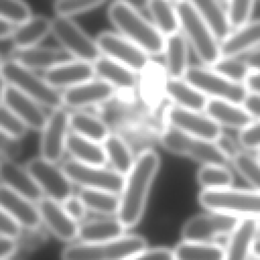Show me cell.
Masks as SVG:
<instances>
[{
  "label": "cell",
  "instance_id": "cell-28",
  "mask_svg": "<svg viewBox=\"0 0 260 260\" xmlns=\"http://www.w3.org/2000/svg\"><path fill=\"white\" fill-rule=\"evenodd\" d=\"M192 7L209 25L218 41L233 30L225 5L220 0H188Z\"/></svg>",
  "mask_w": 260,
  "mask_h": 260
},
{
  "label": "cell",
  "instance_id": "cell-17",
  "mask_svg": "<svg viewBox=\"0 0 260 260\" xmlns=\"http://www.w3.org/2000/svg\"><path fill=\"white\" fill-rule=\"evenodd\" d=\"M116 93V88L108 82L96 78L83 82L62 91L64 107L82 110L110 101Z\"/></svg>",
  "mask_w": 260,
  "mask_h": 260
},
{
  "label": "cell",
  "instance_id": "cell-22",
  "mask_svg": "<svg viewBox=\"0 0 260 260\" xmlns=\"http://www.w3.org/2000/svg\"><path fill=\"white\" fill-rule=\"evenodd\" d=\"M219 45L221 57H241L260 49V18L233 29Z\"/></svg>",
  "mask_w": 260,
  "mask_h": 260
},
{
  "label": "cell",
  "instance_id": "cell-57",
  "mask_svg": "<svg viewBox=\"0 0 260 260\" xmlns=\"http://www.w3.org/2000/svg\"><path fill=\"white\" fill-rule=\"evenodd\" d=\"M253 255L260 257V239H257L253 247Z\"/></svg>",
  "mask_w": 260,
  "mask_h": 260
},
{
  "label": "cell",
  "instance_id": "cell-25",
  "mask_svg": "<svg viewBox=\"0 0 260 260\" xmlns=\"http://www.w3.org/2000/svg\"><path fill=\"white\" fill-rule=\"evenodd\" d=\"M204 113L220 127L236 129L239 131L254 121L241 104L222 100L209 99Z\"/></svg>",
  "mask_w": 260,
  "mask_h": 260
},
{
  "label": "cell",
  "instance_id": "cell-59",
  "mask_svg": "<svg viewBox=\"0 0 260 260\" xmlns=\"http://www.w3.org/2000/svg\"><path fill=\"white\" fill-rule=\"evenodd\" d=\"M170 1H172L173 3H175V4H176V3H178V2H181V1H183V0H170Z\"/></svg>",
  "mask_w": 260,
  "mask_h": 260
},
{
  "label": "cell",
  "instance_id": "cell-21",
  "mask_svg": "<svg viewBox=\"0 0 260 260\" xmlns=\"http://www.w3.org/2000/svg\"><path fill=\"white\" fill-rule=\"evenodd\" d=\"M95 76L92 63L72 59L44 72L43 77L55 88L67 89L93 79Z\"/></svg>",
  "mask_w": 260,
  "mask_h": 260
},
{
  "label": "cell",
  "instance_id": "cell-51",
  "mask_svg": "<svg viewBox=\"0 0 260 260\" xmlns=\"http://www.w3.org/2000/svg\"><path fill=\"white\" fill-rule=\"evenodd\" d=\"M243 85L245 86L247 92L260 94V70L252 69L245 79Z\"/></svg>",
  "mask_w": 260,
  "mask_h": 260
},
{
  "label": "cell",
  "instance_id": "cell-10",
  "mask_svg": "<svg viewBox=\"0 0 260 260\" xmlns=\"http://www.w3.org/2000/svg\"><path fill=\"white\" fill-rule=\"evenodd\" d=\"M61 168L70 181L81 188L120 194L124 186L125 176L105 166L85 165L71 158L65 160Z\"/></svg>",
  "mask_w": 260,
  "mask_h": 260
},
{
  "label": "cell",
  "instance_id": "cell-1",
  "mask_svg": "<svg viewBox=\"0 0 260 260\" xmlns=\"http://www.w3.org/2000/svg\"><path fill=\"white\" fill-rule=\"evenodd\" d=\"M159 166L160 158L157 152L144 149L135 157L132 168L125 176L124 186L120 193L118 218L126 229L133 228L140 221Z\"/></svg>",
  "mask_w": 260,
  "mask_h": 260
},
{
  "label": "cell",
  "instance_id": "cell-41",
  "mask_svg": "<svg viewBox=\"0 0 260 260\" xmlns=\"http://www.w3.org/2000/svg\"><path fill=\"white\" fill-rule=\"evenodd\" d=\"M0 16L14 25H20L34 15L23 0H0Z\"/></svg>",
  "mask_w": 260,
  "mask_h": 260
},
{
  "label": "cell",
  "instance_id": "cell-31",
  "mask_svg": "<svg viewBox=\"0 0 260 260\" xmlns=\"http://www.w3.org/2000/svg\"><path fill=\"white\" fill-rule=\"evenodd\" d=\"M66 151L73 159L85 165L104 167L108 162L102 143L87 139L72 131L67 138Z\"/></svg>",
  "mask_w": 260,
  "mask_h": 260
},
{
  "label": "cell",
  "instance_id": "cell-60",
  "mask_svg": "<svg viewBox=\"0 0 260 260\" xmlns=\"http://www.w3.org/2000/svg\"><path fill=\"white\" fill-rule=\"evenodd\" d=\"M224 5H225V7H226V3H228V0H220Z\"/></svg>",
  "mask_w": 260,
  "mask_h": 260
},
{
  "label": "cell",
  "instance_id": "cell-11",
  "mask_svg": "<svg viewBox=\"0 0 260 260\" xmlns=\"http://www.w3.org/2000/svg\"><path fill=\"white\" fill-rule=\"evenodd\" d=\"M241 218L209 211L190 217L182 226L181 236L183 241L188 242H211L217 238L229 236Z\"/></svg>",
  "mask_w": 260,
  "mask_h": 260
},
{
  "label": "cell",
  "instance_id": "cell-7",
  "mask_svg": "<svg viewBox=\"0 0 260 260\" xmlns=\"http://www.w3.org/2000/svg\"><path fill=\"white\" fill-rule=\"evenodd\" d=\"M160 144L168 151L188 156L202 165H222L231 162L215 141H209L191 136L171 125L160 134Z\"/></svg>",
  "mask_w": 260,
  "mask_h": 260
},
{
  "label": "cell",
  "instance_id": "cell-38",
  "mask_svg": "<svg viewBox=\"0 0 260 260\" xmlns=\"http://www.w3.org/2000/svg\"><path fill=\"white\" fill-rule=\"evenodd\" d=\"M198 184L207 190L232 187L233 173L222 165H202L196 174Z\"/></svg>",
  "mask_w": 260,
  "mask_h": 260
},
{
  "label": "cell",
  "instance_id": "cell-62",
  "mask_svg": "<svg viewBox=\"0 0 260 260\" xmlns=\"http://www.w3.org/2000/svg\"><path fill=\"white\" fill-rule=\"evenodd\" d=\"M259 234H260V219H259Z\"/></svg>",
  "mask_w": 260,
  "mask_h": 260
},
{
  "label": "cell",
  "instance_id": "cell-52",
  "mask_svg": "<svg viewBox=\"0 0 260 260\" xmlns=\"http://www.w3.org/2000/svg\"><path fill=\"white\" fill-rule=\"evenodd\" d=\"M215 142L218 147L223 151V153H225L230 157V159H232L233 156L239 151L235 141L224 133H222Z\"/></svg>",
  "mask_w": 260,
  "mask_h": 260
},
{
  "label": "cell",
  "instance_id": "cell-13",
  "mask_svg": "<svg viewBox=\"0 0 260 260\" xmlns=\"http://www.w3.org/2000/svg\"><path fill=\"white\" fill-rule=\"evenodd\" d=\"M25 168L47 197L62 203L72 195V182L55 162L37 156L30 158Z\"/></svg>",
  "mask_w": 260,
  "mask_h": 260
},
{
  "label": "cell",
  "instance_id": "cell-18",
  "mask_svg": "<svg viewBox=\"0 0 260 260\" xmlns=\"http://www.w3.org/2000/svg\"><path fill=\"white\" fill-rule=\"evenodd\" d=\"M7 59L14 60L32 71L43 70L45 72L73 58L63 49L35 46L29 48H14L8 54Z\"/></svg>",
  "mask_w": 260,
  "mask_h": 260
},
{
  "label": "cell",
  "instance_id": "cell-61",
  "mask_svg": "<svg viewBox=\"0 0 260 260\" xmlns=\"http://www.w3.org/2000/svg\"><path fill=\"white\" fill-rule=\"evenodd\" d=\"M257 158H258V160L260 161V150L258 151V154H257Z\"/></svg>",
  "mask_w": 260,
  "mask_h": 260
},
{
  "label": "cell",
  "instance_id": "cell-24",
  "mask_svg": "<svg viewBox=\"0 0 260 260\" xmlns=\"http://www.w3.org/2000/svg\"><path fill=\"white\" fill-rule=\"evenodd\" d=\"M0 204L2 210L12 215L26 229H36L42 222L38 205L4 185H1L0 189Z\"/></svg>",
  "mask_w": 260,
  "mask_h": 260
},
{
  "label": "cell",
  "instance_id": "cell-32",
  "mask_svg": "<svg viewBox=\"0 0 260 260\" xmlns=\"http://www.w3.org/2000/svg\"><path fill=\"white\" fill-rule=\"evenodd\" d=\"M126 228L116 217L95 218L79 225L78 238L85 243L107 242L124 236Z\"/></svg>",
  "mask_w": 260,
  "mask_h": 260
},
{
  "label": "cell",
  "instance_id": "cell-55",
  "mask_svg": "<svg viewBox=\"0 0 260 260\" xmlns=\"http://www.w3.org/2000/svg\"><path fill=\"white\" fill-rule=\"evenodd\" d=\"M243 58L247 61V63L251 66L252 69L260 70V49L245 55Z\"/></svg>",
  "mask_w": 260,
  "mask_h": 260
},
{
  "label": "cell",
  "instance_id": "cell-4",
  "mask_svg": "<svg viewBox=\"0 0 260 260\" xmlns=\"http://www.w3.org/2000/svg\"><path fill=\"white\" fill-rule=\"evenodd\" d=\"M202 207L209 211H217L239 218L252 217L260 219V190L223 188L202 189L198 195Z\"/></svg>",
  "mask_w": 260,
  "mask_h": 260
},
{
  "label": "cell",
  "instance_id": "cell-8",
  "mask_svg": "<svg viewBox=\"0 0 260 260\" xmlns=\"http://www.w3.org/2000/svg\"><path fill=\"white\" fill-rule=\"evenodd\" d=\"M51 34L73 59L93 64L103 56L96 41L70 17L56 15L52 19Z\"/></svg>",
  "mask_w": 260,
  "mask_h": 260
},
{
  "label": "cell",
  "instance_id": "cell-20",
  "mask_svg": "<svg viewBox=\"0 0 260 260\" xmlns=\"http://www.w3.org/2000/svg\"><path fill=\"white\" fill-rule=\"evenodd\" d=\"M259 233V219L244 217L229 235L223 260H250Z\"/></svg>",
  "mask_w": 260,
  "mask_h": 260
},
{
  "label": "cell",
  "instance_id": "cell-47",
  "mask_svg": "<svg viewBox=\"0 0 260 260\" xmlns=\"http://www.w3.org/2000/svg\"><path fill=\"white\" fill-rule=\"evenodd\" d=\"M126 260H176L174 250L168 248H151L144 249Z\"/></svg>",
  "mask_w": 260,
  "mask_h": 260
},
{
  "label": "cell",
  "instance_id": "cell-15",
  "mask_svg": "<svg viewBox=\"0 0 260 260\" xmlns=\"http://www.w3.org/2000/svg\"><path fill=\"white\" fill-rule=\"evenodd\" d=\"M169 125L197 138L216 141L222 134L221 127L203 112L171 107L166 112Z\"/></svg>",
  "mask_w": 260,
  "mask_h": 260
},
{
  "label": "cell",
  "instance_id": "cell-12",
  "mask_svg": "<svg viewBox=\"0 0 260 260\" xmlns=\"http://www.w3.org/2000/svg\"><path fill=\"white\" fill-rule=\"evenodd\" d=\"M102 54L134 72L144 71L149 65V55L119 32L103 31L95 38Z\"/></svg>",
  "mask_w": 260,
  "mask_h": 260
},
{
  "label": "cell",
  "instance_id": "cell-36",
  "mask_svg": "<svg viewBox=\"0 0 260 260\" xmlns=\"http://www.w3.org/2000/svg\"><path fill=\"white\" fill-rule=\"evenodd\" d=\"M224 249L212 242L183 241L176 246V260H223Z\"/></svg>",
  "mask_w": 260,
  "mask_h": 260
},
{
  "label": "cell",
  "instance_id": "cell-27",
  "mask_svg": "<svg viewBox=\"0 0 260 260\" xmlns=\"http://www.w3.org/2000/svg\"><path fill=\"white\" fill-rule=\"evenodd\" d=\"M164 88L176 106L187 110L204 112L209 100L185 78H169Z\"/></svg>",
  "mask_w": 260,
  "mask_h": 260
},
{
  "label": "cell",
  "instance_id": "cell-56",
  "mask_svg": "<svg viewBox=\"0 0 260 260\" xmlns=\"http://www.w3.org/2000/svg\"><path fill=\"white\" fill-rule=\"evenodd\" d=\"M116 1H119V2H122L138 11H142V10H145L147 9V6H148V2L149 0H116Z\"/></svg>",
  "mask_w": 260,
  "mask_h": 260
},
{
  "label": "cell",
  "instance_id": "cell-14",
  "mask_svg": "<svg viewBox=\"0 0 260 260\" xmlns=\"http://www.w3.org/2000/svg\"><path fill=\"white\" fill-rule=\"evenodd\" d=\"M69 116L64 107L52 110L41 131L40 156L55 164L62 158L70 133Z\"/></svg>",
  "mask_w": 260,
  "mask_h": 260
},
{
  "label": "cell",
  "instance_id": "cell-3",
  "mask_svg": "<svg viewBox=\"0 0 260 260\" xmlns=\"http://www.w3.org/2000/svg\"><path fill=\"white\" fill-rule=\"evenodd\" d=\"M175 5L181 31L203 65L212 67L221 58L220 42L188 0H183Z\"/></svg>",
  "mask_w": 260,
  "mask_h": 260
},
{
  "label": "cell",
  "instance_id": "cell-9",
  "mask_svg": "<svg viewBox=\"0 0 260 260\" xmlns=\"http://www.w3.org/2000/svg\"><path fill=\"white\" fill-rule=\"evenodd\" d=\"M184 78L208 99L242 104L247 94L243 84L225 78L211 67L190 66Z\"/></svg>",
  "mask_w": 260,
  "mask_h": 260
},
{
  "label": "cell",
  "instance_id": "cell-46",
  "mask_svg": "<svg viewBox=\"0 0 260 260\" xmlns=\"http://www.w3.org/2000/svg\"><path fill=\"white\" fill-rule=\"evenodd\" d=\"M0 151L1 159L14 160L21 153V144L19 139L8 136L4 133L0 134Z\"/></svg>",
  "mask_w": 260,
  "mask_h": 260
},
{
  "label": "cell",
  "instance_id": "cell-58",
  "mask_svg": "<svg viewBox=\"0 0 260 260\" xmlns=\"http://www.w3.org/2000/svg\"><path fill=\"white\" fill-rule=\"evenodd\" d=\"M250 260H260V257H259V256H256V255H252V257H251Z\"/></svg>",
  "mask_w": 260,
  "mask_h": 260
},
{
  "label": "cell",
  "instance_id": "cell-33",
  "mask_svg": "<svg viewBox=\"0 0 260 260\" xmlns=\"http://www.w3.org/2000/svg\"><path fill=\"white\" fill-rule=\"evenodd\" d=\"M69 125L72 132L102 144L111 134L102 119L81 110L70 113Z\"/></svg>",
  "mask_w": 260,
  "mask_h": 260
},
{
  "label": "cell",
  "instance_id": "cell-54",
  "mask_svg": "<svg viewBox=\"0 0 260 260\" xmlns=\"http://www.w3.org/2000/svg\"><path fill=\"white\" fill-rule=\"evenodd\" d=\"M16 28V25L1 19L0 20V36H1V40H10V38L12 37L14 30Z\"/></svg>",
  "mask_w": 260,
  "mask_h": 260
},
{
  "label": "cell",
  "instance_id": "cell-49",
  "mask_svg": "<svg viewBox=\"0 0 260 260\" xmlns=\"http://www.w3.org/2000/svg\"><path fill=\"white\" fill-rule=\"evenodd\" d=\"M21 230V224L9 213L1 209L0 212V231L1 236L15 239Z\"/></svg>",
  "mask_w": 260,
  "mask_h": 260
},
{
  "label": "cell",
  "instance_id": "cell-5",
  "mask_svg": "<svg viewBox=\"0 0 260 260\" xmlns=\"http://www.w3.org/2000/svg\"><path fill=\"white\" fill-rule=\"evenodd\" d=\"M1 78L38 102L43 107L55 110L64 107L62 92L52 86L43 76L11 59H2Z\"/></svg>",
  "mask_w": 260,
  "mask_h": 260
},
{
  "label": "cell",
  "instance_id": "cell-53",
  "mask_svg": "<svg viewBox=\"0 0 260 260\" xmlns=\"http://www.w3.org/2000/svg\"><path fill=\"white\" fill-rule=\"evenodd\" d=\"M16 251L15 239L1 236L0 240V255L1 260H8Z\"/></svg>",
  "mask_w": 260,
  "mask_h": 260
},
{
  "label": "cell",
  "instance_id": "cell-48",
  "mask_svg": "<svg viewBox=\"0 0 260 260\" xmlns=\"http://www.w3.org/2000/svg\"><path fill=\"white\" fill-rule=\"evenodd\" d=\"M61 204L65 209V211L67 212V214L71 218H73L75 221H79L84 218L87 208L79 196L71 195L66 200H64Z\"/></svg>",
  "mask_w": 260,
  "mask_h": 260
},
{
  "label": "cell",
  "instance_id": "cell-2",
  "mask_svg": "<svg viewBox=\"0 0 260 260\" xmlns=\"http://www.w3.org/2000/svg\"><path fill=\"white\" fill-rule=\"evenodd\" d=\"M108 17L120 35L137 45L148 55L164 54L166 38L152 21L146 19L140 11L115 1L109 6Z\"/></svg>",
  "mask_w": 260,
  "mask_h": 260
},
{
  "label": "cell",
  "instance_id": "cell-23",
  "mask_svg": "<svg viewBox=\"0 0 260 260\" xmlns=\"http://www.w3.org/2000/svg\"><path fill=\"white\" fill-rule=\"evenodd\" d=\"M0 176L1 185L10 188L34 202H39L44 197V192L26 168L19 166L14 160L1 159Z\"/></svg>",
  "mask_w": 260,
  "mask_h": 260
},
{
  "label": "cell",
  "instance_id": "cell-16",
  "mask_svg": "<svg viewBox=\"0 0 260 260\" xmlns=\"http://www.w3.org/2000/svg\"><path fill=\"white\" fill-rule=\"evenodd\" d=\"M1 104L13 112L27 127L36 131H42L46 125L48 116L38 102L6 83L2 79Z\"/></svg>",
  "mask_w": 260,
  "mask_h": 260
},
{
  "label": "cell",
  "instance_id": "cell-6",
  "mask_svg": "<svg viewBox=\"0 0 260 260\" xmlns=\"http://www.w3.org/2000/svg\"><path fill=\"white\" fill-rule=\"evenodd\" d=\"M145 239L139 235H124L118 239L99 243H77L67 246L62 260H126L146 249Z\"/></svg>",
  "mask_w": 260,
  "mask_h": 260
},
{
  "label": "cell",
  "instance_id": "cell-39",
  "mask_svg": "<svg viewBox=\"0 0 260 260\" xmlns=\"http://www.w3.org/2000/svg\"><path fill=\"white\" fill-rule=\"evenodd\" d=\"M238 174L253 189L260 190V161L247 151L239 150L231 159Z\"/></svg>",
  "mask_w": 260,
  "mask_h": 260
},
{
  "label": "cell",
  "instance_id": "cell-19",
  "mask_svg": "<svg viewBox=\"0 0 260 260\" xmlns=\"http://www.w3.org/2000/svg\"><path fill=\"white\" fill-rule=\"evenodd\" d=\"M42 221L61 241L71 242L78 238L79 225L71 218L62 204L50 197H43L38 202Z\"/></svg>",
  "mask_w": 260,
  "mask_h": 260
},
{
  "label": "cell",
  "instance_id": "cell-43",
  "mask_svg": "<svg viewBox=\"0 0 260 260\" xmlns=\"http://www.w3.org/2000/svg\"><path fill=\"white\" fill-rule=\"evenodd\" d=\"M256 0H228L226 10L232 28H238L251 20Z\"/></svg>",
  "mask_w": 260,
  "mask_h": 260
},
{
  "label": "cell",
  "instance_id": "cell-50",
  "mask_svg": "<svg viewBox=\"0 0 260 260\" xmlns=\"http://www.w3.org/2000/svg\"><path fill=\"white\" fill-rule=\"evenodd\" d=\"M241 105L253 120H260V94L247 92Z\"/></svg>",
  "mask_w": 260,
  "mask_h": 260
},
{
  "label": "cell",
  "instance_id": "cell-37",
  "mask_svg": "<svg viewBox=\"0 0 260 260\" xmlns=\"http://www.w3.org/2000/svg\"><path fill=\"white\" fill-rule=\"evenodd\" d=\"M78 196L87 209L106 215H112L119 211L120 196L118 194L95 189L81 188Z\"/></svg>",
  "mask_w": 260,
  "mask_h": 260
},
{
  "label": "cell",
  "instance_id": "cell-34",
  "mask_svg": "<svg viewBox=\"0 0 260 260\" xmlns=\"http://www.w3.org/2000/svg\"><path fill=\"white\" fill-rule=\"evenodd\" d=\"M147 10L158 31L168 38L181 30L176 5L170 0H149Z\"/></svg>",
  "mask_w": 260,
  "mask_h": 260
},
{
  "label": "cell",
  "instance_id": "cell-45",
  "mask_svg": "<svg viewBox=\"0 0 260 260\" xmlns=\"http://www.w3.org/2000/svg\"><path fill=\"white\" fill-rule=\"evenodd\" d=\"M240 144L248 150H260V120H254L239 131Z\"/></svg>",
  "mask_w": 260,
  "mask_h": 260
},
{
  "label": "cell",
  "instance_id": "cell-35",
  "mask_svg": "<svg viewBox=\"0 0 260 260\" xmlns=\"http://www.w3.org/2000/svg\"><path fill=\"white\" fill-rule=\"evenodd\" d=\"M103 146L112 169L126 176L135 159L127 142L121 136L111 133L104 141Z\"/></svg>",
  "mask_w": 260,
  "mask_h": 260
},
{
  "label": "cell",
  "instance_id": "cell-42",
  "mask_svg": "<svg viewBox=\"0 0 260 260\" xmlns=\"http://www.w3.org/2000/svg\"><path fill=\"white\" fill-rule=\"evenodd\" d=\"M106 0H56L54 11L58 16L73 17L101 6Z\"/></svg>",
  "mask_w": 260,
  "mask_h": 260
},
{
  "label": "cell",
  "instance_id": "cell-44",
  "mask_svg": "<svg viewBox=\"0 0 260 260\" xmlns=\"http://www.w3.org/2000/svg\"><path fill=\"white\" fill-rule=\"evenodd\" d=\"M0 129L1 133L20 139L26 134L28 127L5 105L1 104Z\"/></svg>",
  "mask_w": 260,
  "mask_h": 260
},
{
  "label": "cell",
  "instance_id": "cell-29",
  "mask_svg": "<svg viewBox=\"0 0 260 260\" xmlns=\"http://www.w3.org/2000/svg\"><path fill=\"white\" fill-rule=\"evenodd\" d=\"M93 67L98 78L115 88L131 90L137 84L136 72L104 55L93 63Z\"/></svg>",
  "mask_w": 260,
  "mask_h": 260
},
{
  "label": "cell",
  "instance_id": "cell-26",
  "mask_svg": "<svg viewBox=\"0 0 260 260\" xmlns=\"http://www.w3.org/2000/svg\"><path fill=\"white\" fill-rule=\"evenodd\" d=\"M189 43L180 30L166 38L165 65L169 78H184L189 69Z\"/></svg>",
  "mask_w": 260,
  "mask_h": 260
},
{
  "label": "cell",
  "instance_id": "cell-40",
  "mask_svg": "<svg viewBox=\"0 0 260 260\" xmlns=\"http://www.w3.org/2000/svg\"><path fill=\"white\" fill-rule=\"evenodd\" d=\"M211 68L225 78L241 84L252 70L243 57H221Z\"/></svg>",
  "mask_w": 260,
  "mask_h": 260
},
{
  "label": "cell",
  "instance_id": "cell-30",
  "mask_svg": "<svg viewBox=\"0 0 260 260\" xmlns=\"http://www.w3.org/2000/svg\"><path fill=\"white\" fill-rule=\"evenodd\" d=\"M52 32V19L44 15H34L24 23L17 25L10 38L13 48L39 46Z\"/></svg>",
  "mask_w": 260,
  "mask_h": 260
}]
</instances>
